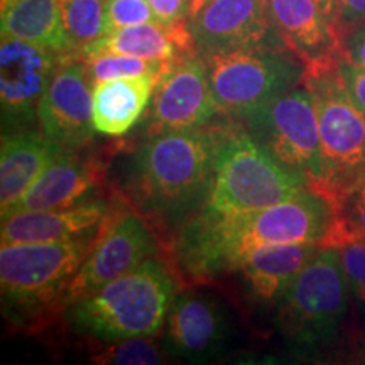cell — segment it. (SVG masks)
I'll return each instance as SVG.
<instances>
[{
  "instance_id": "obj_1",
  "label": "cell",
  "mask_w": 365,
  "mask_h": 365,
  "mask_svg": "<svg viewBox=\"0 0 365 365\" xmlns=\"http://www.w3.org/2000/svg\"><path fill=\"white\" fill-rule=\"evenodd\" d=\"M336 218L333 203L313 190L255 212L190 218L178 242L181 267L195 279H212L234 271L237 262L255 247L272 244L322 245Z\"/></svg>"
},
{
  "instance_id": "obj_16",
  "label": "cell",
  "mask_w": 365,
  "mask_h": 365,
  "mask_svg": "<svg viewBox=\"0 0 365 365\" xmlns=\"http://www.w3.org/2000/svg\"><path fill=\"white\" fill-rule=\"evenodd\" d=\"M276 33L304 63V68L327 65L344 56L341 33L318 0H269Z\"/></svg>"
},
{
  "instance_id": "obj_17",
  "label": "cell",
  "mask_w": 365,
  "mask_h": 365,
  "mask_svg": "<svg viewBox=\"0 0 365 365\" xmlns=\"http://www.w3.org/2000/svg\"><path fill=\"white\" fill-rule=\"evenodd\" d=\"M102 180L103 166L98 159L81 156L80 150H63L17 202L2 210V218L19 212L66 208L86 202Z\"/></svg>"
},
{
  "instance_id": "obj_23",
  "label": "cell",
  "mask_w": 365,
  "mask_h": 365,
  "mask_svg": "<svg viewBox=\"0 0 365 365\" xmlns=\"http://www.w3.org/2000/svg\"><path fill=\"white\" fill-rule=\"evenodd\" d=\"M2 38L21 39L68 53L59 0H0Z\"/></svg>"
},
{
  "instance_id": "obj_11",
  "label": "cell",
  "mask_w": 365,
  "mask_h": 365,
  "mask_svg": "<svg viewBox=\"0 0 365 365\" xmlns=\"http://www.w3.org/2000/svg\"><path fill=\"white\" fill-rule=\"evenodd\" d=\"M39 127L63 150H83L95 137L93 85L86 63L76 54L61 58L39 103Z\"/></svg>"
},
{
  "instance_id": "obj_2",
  "label": "cell",
  "mask_w": 365,
  "mask_h": 365,
  "mask_svg": "<svg viewBox=\"0 0 365 365\" xmlns=\"http://www.w3.org/2000/svg\"><path fill=\"white\" fill-rule=\"evenodd\" d=\"M232 129H198L150 135L132 154L125 190L140 213L166 225L186 222L207 203L220 150Z\"/></svg>"
},
{
  "instance_id": "obj_33",
  "label": "cell",
  "mask_w": 365,
  "mask_h": 365,
  "mask_svg": "<svg viewBox=\"0 0 365 365\" xmlns=\"http://www.w3.org/2000/svg\"><path fill=\"white\" fill-rule=\"evenodd\" d=\"M319 4H322L323 11H325L328 16L331 17L333 21L336 22V0H318ZM339 26V24H336Z\"/></svg>"
},
{
  "instance_id": "obj_7",
  "label": "cell",
  "mask_w": 365,
  "mask_h": 365,
  "mask_svg": "<svg viewBox=\"0 0 365 365\" xmlns=\"http://www.w3.org/2000/svg\"><path fill=\"white\" fill-rule=\"evenodd\" d=\"M350 298L340 250L319 247L277 304V328L298 352H322L339 340Z\"/></svg>"
},
{
  "instance_id": "obj_12",
  "label": "cell",
  "mask_w": 365,
  "mask_h": 365,
  "mask_svg": "<svg viewBox=\"0 0 365 365\" xmlns=\"http://www.w3.org/2000/svg\"><path fill=\"white\" fill-rule=\"evenodd\" d=\"M220 113L198 53L178 59L159 78L148 113V135L207 127Z\"/></svg>"
},
{
  "instance_id": "obj_32",
  "label": "cell",
  "mask_w": 365,
  "mask_h": 365,
  "mask_svg": "<svg viewBox=\"0 0 365 365\" xmlns=\"http://www.w3.org/2000/svg\"><path fill=\"white\" fill-rule=\"evenodd\" d=\"M341 46H344V58L354 65L365 68V24L346 31L341 38Z\"/></svg>"
},
{
  "instance_id": "obj_29",
  "label": "cell",
  "mask_w": 365,
  "mask_h": 365,
  "mask_svg": "<svg viewBox=\"0 0 365 365\" xmlns=\"http://www.w3.org/2000/svg\"><path fill=\"white\" fill-rule=\"evenodd\" d=\"M158 21L164 26L186 22L191 12V0H148Z\"/></svg>"
},
{
  "instance_id": "obj_22",
  "label": "cell",
  "mask_w": 365,
  "mask_h": 365,
  "mask_svg": "<svg viewBox=\"0 0 365 365\" xmlns=\"http://www.w3.org/2000/svg\"><path fill=\"white\" fill-rule=\"evenodd\" d=\"M159 76L144 75L93 85V124L100 134L124 135L148 107Z\"/></svg>"
},
{
  "instance_id": "obj_30",
  "label": "cell",
  "mask_w": 365,
  "mask_h": 365,
  "mask_svg": "<svg viewBox=\"0 0 365 365\" xmlns=\"http://www.w3.org/2000/svg\"><path fill=\"white\" fill-rule=\"evenodd\" d=\"M340 71L344 75V80L349 88L350 95L359 105V108L365 115V68L357 66L350 63L349 59L341 56L340 58Z\"/></svg>"
},
{
  "instance_id": "obj_21",
  "label": "cell",
  "mask_w": 365,
  "mask_h": 365,
  "mask_svg": "<svg viewBox=\"0 0 365 365\" xmlns=\"http://www.w3.org/2000/svg\"><path fill=\"white\" fill-rule=\"evenodd\" d=\"M61 153V148L46 139L43 132L34 129L2 134V153H0L2 210L17 202Z\"/></svg>"
},
{
  "instance_id": "obj_15",
  "label": "cell",
  "mask_w": 365,
  "mask_h": 365,
  "mask_svg": "<svg viewBox=\"0 0 365 365\" xmlns=\"http://www.w3.org/2000/svg\"><path fill=\"white\" fill-rule=\"evenodd\" d=\"M186 26L200 56L277 34L269 0H210L190 14Z\"/></svg>"
},
{
  "instance_id": "obj_27",
  "label": "cell",
  "mask_w": 365,
  "mask_h": 365,
  "mask_svg": "<svg viewBox=\"0 0 365 365\" xmlns=\"http://www.w3.org/2000/svg\"><path fill=\"white\" fill-rule=\"evenodd\" d=\"M108 33L122 27L159 22L148 0H105Z\"/></svg>"
},
{
  "instance_id": "obj_5",
  "label": "cell",
  "mask_w": 365,
  "mask_h": 365,
  "mask_svg": "<svg viewBox=\"0 0 365 365\" xmlns=\"http://www.w3.org/2000/svg\"><path fill=\"white\" fill-rule=\"evenodd\" d=\"M303 83L312 91L322 149V178L313 190L339 213L365 181V115L346 88L340 59L307 68Z\"/></svg>"
},
{
  "instance_id": "obj_28",
  "label": "cell",
  "mask_w": 365,
  "mask_h": 365,
  "mask_svg": "<svg viewBox=\"0 0 365 365\" xmlns=\"http://www.w3.org/2000/svg\"><path fill=\"white\" fill-rule=\"evenodd\" d=\"M339 250L352 298L365 312V239L345 242Z\"/></svg>"
},
{
  "instance_id": "obj_4",
  "label": "cell",
  "mask_w": 365,
  "mask_h": 365,
  "mask_svg": "<svg viewBox=\"0 0 365 365\" xmlns=\"http://www.w3.org/2000/svg\"><path fill=\"white\" fill-rule=\"evenodd\" d=\"M102 232L68 240L2 245L0 289L6 319L29 328L63 307L73 277Z\"/></svg>"
},
{
  "instance_id": "obj_24",
  "label": "cell",
  "mask_w": 365,
  "mask_h": 365,
  "mask_svg": "<svg viewBox=\"0 0 365 365\" xmlns=\"http://www.w3.org/2000/svg\"><path fill=\"white\" fill-rule=\"evenodd\" d=\"M68 53L81 56L88 46L108 34L105 0H59Z\"/></svg>"
},
{
  "instance_id": "obj_6",
  "label": "cell",
  "mask_w": 365,
  "mask_h": 365,
  "mask_svg": "<svg viewBox=\"0 0 365 365\" xmlns=\"http://www.w3.org/2000/svg\"><path fill=\"white\" fill-rule=\"evenodd\" d=\"M220 113L244 124L304 81V63L279 34L202 54Z\"/></svg>"
},
{
  "instance_id": "obj_31",
  "label": "cell",
  "mask_w": 365,
  "mask_h": 365,
  "mask_svg": "<svg viewBox=\"0 0 365 365\" xmlns=\"http://www.w3.org/2000/svg\"><path fill=\"white\" fill-rule=\"evenodd\" d=\"M336 24L341 38L346 31L365 24V0H336Z\"/></svg>"
},
{
  "instance_id": "obj_3",
  "label": "cell",
  "mask_w": 365,
  "mask_h": 365,
  "mask_svg": "<svg viewBox=\"0 0 365 365\" xmlns=\"http://www.w3.org/2000/svg\"><path fill=\"white\" fill-rule=\"evenodd\" d=\"M178 281L170 269L150 257L134 271L63 308L71 331L98 341L156 336L166 325Z\"/></svg>"
},
{
  "instance_id": "obj_9",
  "label": "cell",
  "mask_w": 365,
  "mask_h": 365,
  "mask_svg": "<svg viewBox=\"0 0 365 365\" xmlns=\"http://www.w3.org/2000/svg\"><path fill=\"white\" fill-rule=\"evenodd\" d=\"M277 161L308 178L317 188L322 178L318 118L312 91L301 83L240 124Z\"/></svg>"
},
{
  "instance_id": "obj_25",
  "label": "cell",
  "mask_w": 365,
  "mask_h": 365,
  "mask_svg": "<svg viewBox=\"0 0 365 365\" xmlns=\"http://www.w3.org/2000/svg\"><path fill=\"white\" fill-rule=\"evenodd\" d=\"M83 59L86 63V71H88L91 85L102 83V81L108 80L132 78V76L144 75H154L161 78L173 65V63L168 61H153V59L112 53L95 54V56H86Z\"/></svg>"
},
{
  "instance_id": "obj_26",
  "label": "cell",
  "mask_w": 365,
  "mask_h": 365,
  "mask_svg": "<svg viewBox=\"0 0 365 365\" xmlns=\"http://www.w3.org/2000/svg\"><path fill=\"white\" fill-rule=\"evenodd\" d=\"M164 341L156 336H132L112 341L102 352L95 354L91 362L102 365H158L170 360Z\"/></svg>"
},
{
  "instance_id": "obj_19",
  "label": "cell",
  "mask_w": 365,
  "mask_h": 365,
  "mask_svg": "<svg viewBox=\"0 0 365 365\" xmlns=\"http://www.w3.org/2000/svg\"><path fill=\"white\" fill-rule=\"evenodd\" d=\"M319 247L314 244L262 245L245 254L232 272L240 274L242 284L254 303L279 304Z\"/></svg>"
},
{
  "instance_id": "obj_18",
  "label": "cell",
  "mask_w": 365,
  "mask_h": 365,
  "mask_svg": "<svg viewBox=\"0 0 365 365\" xmlns=\"http://www.w3.org/2000/svg\"><path fill=\"white\" fill-rule=\"evenodd\" d=\"M112 222V210L105 202H81L56 210L19 212L2 218V245L24 242H54L98 234Z\"/></svg>"
},
{
  "instance_id": "obj_35",
  "label": "cell",
  "mask_w": 365,
  "mask_h": 365,
  "mask_svg": "<svg viewBox=\"0 0 365 365\" xmlns=\"http://www.w3.org/2000/svg\"><path fill=\"white\" fill-rule=\"evenodd\" d=\"M362 362L365 364V344H364V349H362Z\"/></svg>"
},
{
  "instance_id": "obj_13",
  "label": "cell",
  "mask_w": 365,
  "mask_h": 365,
  "mask_svg": "<svg viewBox=\"0 0 365 365\" xmlns=\"http://www.w3.org/2000/svg\"><path fill=\"white\" fill-rule=\"evenodd\" d=\"M158 252L150 228L137 213H124L105 227L68 287L63 308L134 271Z\"/></svg>"
},
{
  "instance_id": "obj_20",
  "label": "cell",
  "mask_w": 365,
  "mask_h": 365,
  "mask_svg": "<svg viewBox=\"0 0 365 365\" xmlns=\"http://www.w3.org/2000/svg\"><path fill=\"white\" fill-rule=\"evenodd\" d=\"M107 53L175 63L196 53V48L186 22L176 26L148 22V24L122 27L105 34L97 43L88 46L81 56L86 58Z\"/></svg>"
},
{
  "instance_id": "obj_8",
  "label": "cell",
  "mask_w": 365,
  "mask_h": 365,
  "mask_svg": "<svg viewBox=\"0 0 365 365\" xmlns=\"http://www.w3.org/2000/svg\"><path fill=\"white\" fill-rule=\"evenodd\" d=\"M308 186L307 176L277 161L247 130L232 129L218 156L208 200L200 212H255L286 202Z\"/></svg>"
},
{
  "instance_id": "obj_34",
  "label": "cell",
  "mask_w": 365,
  "mask_h": 365,
  "mask_svg": "<svg viewBox=\"0 0 365 365\" xmlns=\"http://www.w3.org/2000/svg\"><path fill=\"white\" fill-rule=\"evenodd\" d=\"M207 2H210V0H191V12L190 14H193L195 11H198L200 7L202 6H205V4Z\"/></svg>"
},
{
  "instance_id": "obj_14",
  "label": "cell",
  "mask_w": 365,
  "mask_h": 365,
  "mask_svg": "<svg viewBox=\"0 0 365 365\" xmlns=\"http://www.w3.org/2000/svg\"><path fill=\"white\" fill-rule=\"evenodd\" d=\"M232 335L225 304L205 291H185L173 299L166 318L164 346L171 357L210 359L222 352Z\"/></svg>"
},
{
  "instance_id": "obj_10",
  "label": "cell",
  "mask_w": 365,
  "mask_h": 365,
  "mask_svg": "<svg viewBox=\"0 0 365 365\" xmlns=\"http://www.w3.org/2000/svg\"><path fill=\"white\" fill-rule=\"evenodd\" d=\"M65 54L21 39L0 44V105L2 134L33 129L54 71Z\"/></svg>"
}]
</instances>
